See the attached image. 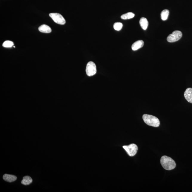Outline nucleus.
Instances as JSON below:
<instances>
[{
  "label": "nucleus",
  "instance_id": "16",
  "mask_svg": "<svg viewBox=\"0 0 192 192\" xmlns=\"http://www.w3.org/2000/svg\"><path fill=\"white\" fill-rule=\"evenodd\" d=\"M123 27V24L121 23H116L113 25V28L115 30L119 31H120L122 29Z\"/></svg>",
  "mask_w": 192,
  "mask_h": 192
},
{
  "label": "nucleus",
  "instance_id": "11",
  "mask_svg": "<svg viewBox=\"0 0 192 192\" xmlns=\"http://www.w3.org/2000/svg\"><path fill=\"white\" fill-rule=\"evenodd\" d=\"M139 24L142 28L146 30L148 25V22L146 18H142L139 21Z\"/></svg>",
  "mask_w": 192,
  "mask_h": 192
},
{
  "label": "nucleus",
  "instance_id": "7",
  "mask_svg": "<svg viewBox=\"0 0 192 192\" xmlns=\"http://www.w3.org/2000/svg\"><path fill=\"white\" fill-rule=\"evenodd\" d=\"M185 99L188 102L192 104V88H188L184 93Z\"/></svg>",
  "mask_w": 192,
  "mask_h": 192
},
{
  "label": "nucleus",
  "instance_id": "9",
  "mask_svg": "<svg viewBox=\"0 0 192 192\" xmlns=\"http://www.w3.org/2000/svg\"><path fill=\"white\" fill-rule=\"evenodd\" d=\"M3 179L5 181L12 182L16 180L17 177L14 175L5 174L3 176Z\"/></svg>",
  "mask_w": 192,
  "mask_h": 192
},
{
  "label": "nucleus",
  "instance_id": "13",
  "mask_svg": "<svg viewBox=\"0 0 192 192\" xmlns=\"http://www.w3.org/2000/svg\"><path fill=\"white\" fill-rule=\"evenodd\" d=\"M135 16V14L133 13L129 12L122 15L121 16V18L122 19L127 20L133 18Z\"/></svg>",
  "mask_w": 192,
  "mask_h": 192
},
{
  "label": "nucleus",
  "instance_id": "6",
  "mask_svg": "<svg viewBox=\"0 0 192 192\" xmlns=\"http://www.w3.org/2000/svg\"><path fill=\"white\" fill-rule=\"evenodd\" d=\"M123 148L125 150L128 155L130 156H135L137 153L138 150V147L135 144H131L128 146H124Z\"/></svg>",
  "mask_w": 192,
  "mask_h": 192
},
{
  "label": "nucleus",
  "instance_id": "2",
  "mask_svg": "<svg viewBox=\"0 0 192 192\" xmlns=\"http://www.w3.org/2000/svg\"><path fill=\"white\" fill-rule=\"evenodd\" d=\"M144 122L149 126L158 127L160 125V122L157 117L152 115L144 114L143 116Z\"/></svg>",
  "mask_w": 192,
  "mask_h": 192
},
{
  "label": "nucleus",
  "instance_id": "14",
  "mask_svg": "<svg viewBox=\"0 0 192 192\" xmlns=\"http://www.w3.org/2000/svg\"><path fill=\"white\" fill-rule=\"evenodd\" d=\"M169 15V11L167 9H165L162 11L161 13V18L163 21L167 19Z\"/></svg>",
  "mask_w": 192,
  "mask_h": 192
},
{
  "label": "nucleus",
  "instance_id": "1",
  "mask_svg": "<svg viewBox=\"0 0 192 192\" xmlns=\"http://www.w3.org/2000/svg\"><path fill=\"white\" fill-rule=\"evenodd\" d=\"M161 163L163 168L168 171L174 169L176 167V162L172 158L167 156H162Z\"/></svg>",
  "mask_w": 192,
  "mask_h": 192
},
{
  "label": "nucleus",
  "instance_id": "12",
  "mask_svg": "<svg viewBox=\"0 0 192 192\" xmlns=\"http://www.w3.org/2000/svg\"><path fill=\"white\" fill-rule=\"evenodd\" d=\"M33 179L31 177L29 176H26L23 178V179L21 181V183L25 185H29L32 182Z\"/></svg>",
  "mask_w": 192,
  "mask_h": 192
},
{
  "label": "nucleus",
  "instance_id": "10",
  "mask_svg": "<svg viewBox=\"0 0 192 192\" xmlns=\"http://www.w3.org/2000/svg\"><path fill=\"white\" fill-rule=\"evenodd\" d=\"M39 30L41 32L45 33H51L52 31L51 28L45 24L40 26L39 28Z\"/></svg>",
  "mask_w": 192,
  "mask_h": 192
},
{
  "label": "nucleus",
  "instance_id": "5",
  "mask_svg": "<svg viewBox=\"0 0 192 192\" xmlns=\"http://www.w3.org/2000/svg\"><path fill=\"white\" fill-rule=\"evenodd\" d=\"M87 74L89 77L95 75L96 73V64L93 62L90 61L87 63L86 68Z\"/></svg>",
  "mask_w": 192,
  "mask_h": 192
},
{
  "label": "nucleus",
  "instance_id": "15",
  "mask_svg": "<svg viewBox=\"0 0 192 192\" xmlns=\"http://www.w3.org/2000/svg\"><path fill=\"white\" fill-rule=\"evenodd\" d=\"M13 45V42L12 41L8 40L5 41L3 44V46L4 47L7 48L11 47Z\"/></svg>",
  "mask_w": 192,
  "mask_h": 192
},
{
  "label": "nucleus",
  "instance_id": "8",
  "mask_svg": "<svg viewBox=\"0 0 192 192\" xmlns=\"http://www.w3.org/2000/svg\"><path fill=\"white\" fill-rule=\"evenodd\" d=\"M144 44V43L143 40L137 41L132 44L131 47L133 51H136V50L143 47Z\"/></svg>",
  "mask_w": 192,
  "mask_h": 192
},
{
  "label": "nucleus",
  "instance_id": "4",
  "mask_svg": "<svg viewBox=\"0 0 192 192\" xmlns=\"http://www.w3.org/2000/svg\"><path fill=\"white\" fill-rule=\"evenodd\" d=\"M182 33L180 31L176 30L170 34L167 38V40L169 42H177L182 38Z\"/></svg>",
  "mask_w": 192,
  "mask_h": 192
},
{
  "label": "nucleus",
  "instance_id": "3",
  "mask_svg": "<svg viewBox=\"0 0 192 192\" xmlns=\"http://www.w3.org/2000/svg\"><path fill=\"white\" fill-rule=\"evenodd\" d=\"M49 16L56 23L60 25H64L66 24V20L61 14L57 13H51Z\"/></svg>",
  "mask_w": 192,
  "mask_h": 192
}]
</instances>
